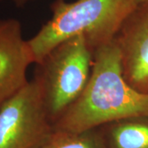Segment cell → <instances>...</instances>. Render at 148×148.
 Listing matches in <instances>:
<instances>
[{"instance_id":"5","label":"cell","mask_w":148,"mask_h":148,"mask_svg":"<svg viewBox=\"0 0 148 148\" xmlns=\"http://www.w3.org/2000/svg\"><path fill=\"white\" fill-rule=\"evenodd\" d=\"M128 84L148 94V1L138 3L114 38Z\"/></svg>"},{"instance_id":"1","label":"cell","mask_w":148,"mask_h":148,"mask_svg":"<svg viewBox=\"0 0 148 148\" xmlns=\"http://www.w3.org/2000/svg\"><path fill=\"white\" fill-rule=\"evenodd\" d=\"M138 115H148V94L135 90L125 80L119 49L114 40L95 50L88 83L53 123V127L84 132Z\"/></svg>"},{"instance_id":"2","label":"cell","mask_w":148,"mask_h":148,"mask_svg":"<svg viewBox=\"0 0 148 148\" xmlns=\"http://www.w3.org/2000/svg\"><path fill=\"white\" fill-rule=\"evenodd\" d=\"M138 3V0H54L50 19L27 40L35 64L74 36H83L94 51L110 43Z\"/></svg>"},{"instance_id":"8","label":"cell","mask_w":148,"mask_h":148,"mask_svg":"<svg viewBox=\"0 0 148 148\" xmlns=\"http://www.w3.org/2000/svg\"><path fill=\"white\" fill-rule=\"evenodd\" d=\"M37 148H107L100 128L72 132L53 127Z\"/></svg>"},{"instance_id":"10","label":"cell","mask_w":148,"mask_h":148,"mask_svg":"<svg viewBox=\"0 0 148 148\" xmlns=\"http://www.w3.org/2000/svg\"><path fill=\"white\" fill-rule=\"evenodd\" d=\"M145 1H148V0H138V3H141V2H145Z\"/></svg>"},{"instance_id":"4","label":"cell","mask_w":148,"mask_h":148,"mask_svg":"<svg viewBox=\"0 0 148 148\" xmlns=\"http://www.w3.org/2000/svg\"><path fill=\"white\" fill-rule=\"evenodd\" d=\"M53 127L34 77L0 108V148H37Z\"/></svg>"},{"instance_id":"7","label":"cell","mask_w":148,"mask_h":148,"mask_svg":"<svg viewBox=\"0 0 148 148\" xmlns=\"http://www.w3.org/2000/svg\"><path fill=\"white\" fill-rule=\"evenodd\" d=\"M99 128L107 148H148V115L122 119Z\"/></svg>"},{"instance_id":"3","label":"cell","mask_w":148,"mask_h":148,"mask_svg":"<svg viewBox=\"0 0 148 148\" xmlns=\"http://www.w3.org/2000/svg\"><path fill=\"white\" fill-rule=\"evenodd\" d=\"M94 53L85 37L77 36L60 43L37 64L34 77L41 87L53 125L84 90L90 79Z\"/></svg>"},{"instance_id":"6","label":"cell","mask_w":148,"mask_h":148,"mask_svg":"<svg viewBox=\"0 0 148 148\" xmlns=\"http://www.w3.org/2000/svg\"><path fill=\"white\" fill-rule=\"evenodd\" d=\"M35 64L27 40L22 36L20 21L0 20V108L27 82L29 66Z\"/></svg>"},{"instance_id":"9","label":"cell","mask_w":148,"mask_h":148,"mask_svg":"<svg viewBox=\"0 0 148 148\" xmlns=\"http://www.w3.org/2000/svg\"><path fill=\"white\" fill-rule=\"evenodd\" d=\"M4 1H9V2H12L13 3L16 7H23L26 4H27L28 3L30 2H32L34 0H0V2H4Z\"/></svg>"}]
</instances>
